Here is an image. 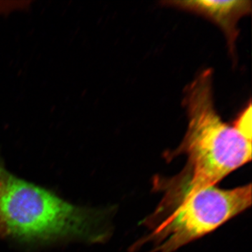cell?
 Listing matches in <instances>:
<instances>
[{
    "label": "cell",
    "instance_id": "cell-1",
    "mask_svg": "<svg viewBox=\"0 0 252 252\" xmlns=\"http://www.w3.org/2000/svg\"><path fill=\"white\" fill-rule=\"evenodd\" d=\"M213 83L214 72L208 68L186 87L183 104L188 117L187 130L180 145L164 157L171 160L185 155L187 164L180 175L155 185L165 192L160 203L167 208L189 195L215 187L252 160L251 101L233 122H225L215 107Z\"/></svg>",
    "mask_w": 252,
    "mask_h": 252
},
{
    "label": "cell",
    "instance_id": "cell-2",
    "mask_svg": "<svg viewBox=\"0 0 252 252\" xmlns=\"http://www.w3.org/2000/svg\"><path fill=\"white\" fill-rule=\"evenodd\" d=\"M94 212L0 170V219L6 235L27 240L94 236Z\"/></svg>",
    "mask_w": 252,
    "mask_h": 252
},
{
    "label": "cell",
    "instance_id": "cell-3",
    "mask_svg": "<svg viewBox=\"0 0 252 252\" xmlns=\"http://www.w3.org/2000/svg\"><path fill=\"white\" fill-rule=\"evenodd\" d=\"M251 205L250 184L232 189H203L166 212L151 216L149 222L163 219L152 223V232L142 243L153 244L150 252H175L216 230Z\"/></svg>",
    "mask_w": 252,
    "mask_h": 252
},
{
    "label": "cell",
    "instance_id": "cell-4",
    "mask_svg": "<svg viewBox=\"0 0 252 252\" xmlns=\"http://www.w3.org/2000/svg\"><path fill=\"white\" fill-rule=\"evenodd\" d=\"M162 6L175 8L206 18L216 24L224 34L228 51L236 61V41L240 31L238 24L244 16L251 14L250 0H172L160 1Z\"/></svg>",
    "mask_w": 252,
    "mask_h": 252
},
{
    "label": "cell",
    "instance_id": "cell-5",
    "mask_svg": "<svg viewBox=\"0 0 252 252\" xmlns=\"http://www.w3.org/2000/svg\"><path fill=\"white\" fill-rule=\"evenodd\" d=\"M0 235H6V230L3 225L2 222H1V219H0Z\"/></svg>",
    "mask_w": 252,
    "mask_h": 252
}]
</instances>
